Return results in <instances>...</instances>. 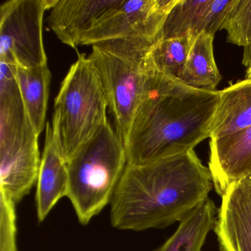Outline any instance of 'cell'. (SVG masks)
I'll return each instance as SVG.
<instances>
[{"label": "cell", "mask_w": 251, "mask_h": 251, "mask_svg": "<svg viewBox=\"0 0 251 251\" xmlns=\"http://www.w3.org/2000/svg\"><path fill=\"white\" fill-rule=\"evenodd\" d=\"M196 37L188 33L181 37L161 39L151 47L147 60L160 74L178 80Z\"/></svg>", "instance_id": "obj_18"}, {"label": "cell", "mask_w": 251, "mask_h": 251, "mask_svg": "<svg viewBox=\"0 0 251 251\" xmlns=\"http://www.w3.org/2000/svg\"><path fill=\"white\" fill-rule=\"evenodd\" d=\"M127 164L124 143L108 120L67 162V198L80 224L111 203Z\"/></svg>", "instance_id": "obj_4"}, {"label": "cell", "mask_w": 251, "mask_h": 251, "mask_svg": "<svg viewBox=\"0 0 251 251\" xmlns=\"http://www.w3.org/2000/svg\"><path fill=\"white\" fill-rule=\"evenodd\" d=\"M217 208L208 198L180 222L177 230L153 251H202L205 239L215 225Z\"/></svg>", "instance_id": "obj_16"}, {"label": "cell", "mask_w": 251, "mask_h": 251, "mask_svg": "<svg viewBox=\"0 0 251 251\" xmlns=\"http://www.w3.org/2000/svg\"><path fill=\"white\" fill-rule=\"evenodd\" d=\"M39 135L26 112L13 67L0 62V192L17 205L37 182Z\"/></svg>", "instance_id": "obj_3"}, {"label": "cell", "mask_w": 251, "mask_h": 251, "mask_svg": "<svg viewBox=\"0 0 251 251\" xmlns=\"http://www.w3.org/2000/svg\"><path fill=\"white\" fill-rule=\"evenodd\" d=\"M236 0H177L167 16L161 39L181 37L188 33L214 36Z\"/></svg>", "instance_id": "obj_12"}, {"label": "cell", "mask_w": 251, "mask_h": 251, "mask_svg": "<svg viewBox=\"0 0 251 251\" xmlns=\"http://www.w3.org/2000/svg\"><path fill=\"white\" fill-rule=\"evenodd\" d=\"M108 102L96 70L79 54L55 100L52 127L67 162L108 120Z\"/></svg>", "instance_id": "obj_5"}, {"label": "cell", "mask_w": 251, "mask_h": 251, "mask_svg": "<svg viewBox=\"0 0 251 251\" xmlns=\"http://www.w3.org/2000/svg\"><path fill=\"white\" fill-rule=\"evenodd\" d=\"M177 0H123L88 32L80 45H94L117 39L142 40L155 45Z\"/></svg>", "instance_id": "obj_8"}, {"label": "cell", "mask_w": 251, "mask_h": 251, "mask_svg": "<svg viewBox=\"0 0 251 251\" xmlns=\"http://www.w3.org/2000/svg\"><path fill=\"white\" fill-rule=\"evenodd\" d=\"M208 168L220 196L235 182L251 174V126L211 139Z\"/></svg>", "instance_id": "obj_11"}, {"label": "cell", "mask_w": 251, "mask_h": 251, "mask_svg": "<svg viewBox=\"0 0 251 251\" xmlns=\"http://www.w3.org/2000/svg\"><path fill=\"white\" fill-rule=\"evenodd\" d=\"M92 47L88 58L100 80L113 126L125 144L143 95L145 61L152 45L142 40L117 39Z\"/></svg>", "instance_id": "obj_6"}, {"label": "cell", "mask_w": 251, "mask_h": 251, "mask_svg": "<svg viewBox=\"0 0 251 251\" xmlns=\"http://www.w3.org/2000/svg\"><path fill=\"white\" fill-rule=\"evenodd\" d=\"M221 197L214 227L220 251H251V174Z\"/></svg>", "instance_id": "obj_9"}, {"label": "cell", "mask_w": 251, "mask_h": 251, "mask_svg": "<svg viewBox=\"0 0 251 251\" xmlns=\"http://www.w3.org/2000/svg\"><path fill=\"white\" fill-rule=\"evenodd\" d=\"M227 32L229 43L246 48L251 44V0H236L220 30Z\"/></svg>", "instance_id": "obj_19"}, {"label": "cell", "mask_w": 251, "mask_h": 251, "mask_svg": "<svg viewBox=\"0 0 251 251\" xmlns=\"http://www.w3.org/2000/svg\"><path fill=\"white\" fill-rule=\"evenodd\" d=\"M57 0H8L0 6V62L31 68L48 64L43 20Z\"/></svg>", "instance_id": "obj_7"}, {"label": "cell", "mask_w": 251, "mask_h": 251, "mask_svg": "<svg viewBox=\"0 0 251 251\" xmlns=\"http://www.w3.org/2000/svg\"><path fill=\"white\" fill-rule=\"evenodd\" d=\"M251 126V80H239L220 91L209 127V138L219 139Z\"/></svg>", "instance_id": "obj_14"}, {"label": "cell", "mask_w": 251, "mask_h": 251, "mask_svg": "<svg viewBox=\"0 0 251 251\" xmlns=\"http://www.w3.org/2000/svg\"><path fill=\"white\" fill-rule=\"evenodd\" d=\"M209 168L194 150L142 165L127 164L111 202L114 228L143 231L180 222L208 198Z\"/></svg>", "instance_id": "obj_2"}, {"label": "cell", "mask_w": 251, "mask_h": 251, "mask_svg": "<svg viewBox=\"0 0 251 251\" xmlns=\"http://www.w3.org/2000/svg\"><path fill=\"white\" fill-rule=\"evenodd\" d=\"M214 39L205 33L197 36L178 80L195 89L216 91L222 77L214 59Z\"/></svg>", "instance_id": "obj_17"}, {"label": "cell", "mask_w": 251, "mask_h": 251, "mask_svg": "<svg viewBox=\"0 0 251 251\" xmlns=\"http://www.w3.org/2000/svg\"><path fill=\"white\" fill-rule=\"evenodd\" d=\"M246 77L247 79L251 80V68L248 69L246 72Z\"/></svg>", "instance_id": "obj_22"}, {"label": "cell", "mask_w": 251, "mask_h": 251, "mask_svg": "<svg viewBox=\"0 0 251 251\" xmlns=\"http://www.w3.org/2000/svg\"><path fill=\"white\" fill-rule=\"evenodd\" d=\"M68 190L67 162L57 143L52 124L48 122L36 182V211L40 223L46 219L60 200L67 197Z\"/></svg>", "instance_id": "obj_13"}, {"label": "cell", "mask_w": 251, "mask_h": 251, "mask_svg": "<svg viewBox=\"0 0 251 251\" xmlns=\"http://www.w3.org/2000/svg\"><path fill=\"white\" fill-rule=\"evenodd\" d=\"M242 64L247 68H251V44L244 48Z\"/></svg>", "instance_id": "obj_21"}, {"label": "cell", "mask_w": 251, "mask_h": 251, "mask_svg": "<svg viewBox=\"0 0 251 251\" xmlns=\"http://www.w3.org/2000/svg\"><path fill=\"white\" fill-rule=\"evenodd\" d=\"M123 0H57L47 19L62 43L76 48L85 35Z\"/></svg>", "instance_id": "obj_10"}, {"label": "cell", "mask_w": 251, "mask_h": 251, "mask_svg": "<svg viewBox=\"0 0 251 251\" xmlns=\"http://www.w3.org/2000/svg\"><path fill=\"white\" fill-rule=\"evenodd\" d=\"M0 251H18L16 204L0 192Z\"/></svg>", "instance_id": "obj_20"}, {"label": "cell", "mask_w": 251, "mask_h": 251, "mask_svg": "<svg viewBox=\"0 0 251 251\" xmlns=\"http://www.w3.org/2000/svg\"><path fill=\"white\" fill-rule=\"evenodd\" d=\"M145 89L125 142L127 164L194 150L209 138L220 91L195 89L160 74L148 60Z\"/></svg>", "instance_id": "obj_1"}, {"label": "cell", "mask_w": 251, "mask_h": 251, "mask_svg": "<svg viewBox=\"0 0 251 251\" xmlns=\"http://www.w3.org/2000/svg\"><path fill=\"white\" fill-rule=\"evenodd\" d=\"M12 67L26 112L39 136L47 125V111L52 78L48 64L31 68Z\"/></svg>", "instance_id": "obj_15"}]
</instances>
